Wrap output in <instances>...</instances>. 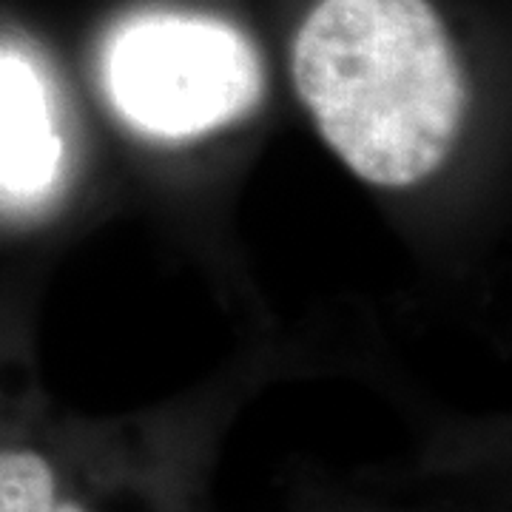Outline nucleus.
Returning a JSON list of instances; mask_svg holds the SVG:
<instances>
[{
	"label": "nucleus",
	"mask_w": 512,
	"mask_h": 512,
	"mask_svg": "<svg viewBox=\"0 0 512 512\" xmlns=\"http://www.w3.org/2000/svg\"><path fill=\"white\" fill-rule=\"evenodd\" d=\"M291 66L316 128L367 183H419L456 146L464 74L427 0H319Z\"/></svg>",
	"instance_id": "nucleus-1"
},
{
	"label": "nucleus",
	"mask_w": 512,
	"mask_h": 512,
	"mask_svg": "<svg viewBox=\"0 0 512 512\" xmlns=\"http://www.w3.org/2000/svg\"><path fill=\"white\" fill-rule=\"evenodd\" d=\"M103 77L117 114L165 140L225 126L262 92L248 37L222 20L174 12L126 20L106 46Z\"/></svg>",
	"instance_id": "nucleus-2"
},
{
	"label": "nucleus",
	"mask_w": 512,
	"mask_h": 512,
	"mask_svg": "<svg viewBox=\"0 0 512 512\" xmlns=\"http://www.w3.org/2000/svg\"><path fill=\"white\" fill-rule=\"evenodd\" d=\"M63 165L52 94L26 57L0 52V194L40 200Z\"/></svg>",
	"instance_id": "nucleus-3"
},
{
	"label": "nucleus",
	"mask_w": 512,
	"mask_h": 512,
	"mask_svg": "<svg viewBox=\"0 0 512 512\" xmlns=\"http://www.w3.org/2000/svg\"><path fill=\"white\" fill-rule=\"evenodd\" d=\"M0 512H55V476L37 453L0 450Z\"/></svg>",
	"instance_id": "nucleus-4"
},
{
	"label": "nucleus",
	"mask_w": 512,
	"mask_h": 512,
	"mask_svg": "<svg viewBox=\"0 0 512 512\" xmlns=\"http://www.w3.org/2000/svg\"><path fill=\"white\" fill-rule=\"evenodd\" d=\"M55 512H83L77 504H63V507H57Z\"/></svg>",
	"instance_id": "nucleus-5"
}]
</instances>
